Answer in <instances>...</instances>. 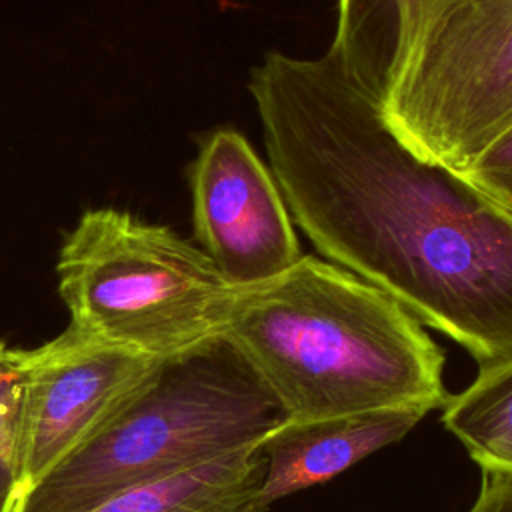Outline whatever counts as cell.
<instances>
[{
	"label": "cell",
	"mask_w": 512,
	"mask_h": 512,
	"mask_svg": "<svg viewBox=\"0 0 512 512\" xmlns=\"http://www.w3.org/2000/svg\"><path fill=\"white\" fill-rule=\"evenodd\" d=\"M260 444L136 484L86 512H264Z\"/></svg>",
	"instance_id": "obj_9"
},
{
	"label": "cell",
	"mask_w": 512,
	"mask_h": 512,
	"mask_svg": "<svg viewBox=\"0 0 512 512\" xmlns=\"http://www.w3.org/2000/svg\"><path fill=\"white\" fill-rule=\"evenodd\" d=\"M158 360L96 340L74 326L30 350L24 496L96 436Z\"/></svg>",
	"instance_id": "obj_7"
},
{
	"label": "cell",
	"mask_w": 512,
	"mask_h": 512,
	"mask_svg": "<svg viewBox=\"0 0 512 512\" xmlns=\"http://www.w3.org/2000/svg\"><path fill=\"white\" fill-rule=\"evenodd\" d=\"M284 420L242 352L216 334L160 358L96 436L24 496L18 512H86L136 484L258 446Z\"/></svg>",
	"instance_id": "obj_3"
},
{
	"label": "cell",
	"mask_w": 512,
	"mask_h": 512,
	"mask_svg": "<svg viewBox=\"0 0 512 512\" xmlns=\"http://www.w3.org/2000/svg\"><path fill=\"white\" fill-rule=\"evenodd\" d=\"M382 116L456 174L512 130V0H420Z\"/></svg>",
	"instance_id": "obj_5"
},
{
	"label": "cell",
	"mask_w": 512,
	"mask_h": 512,
	"mask_svg": "<svg viewBox=\"0 0 512 512\" xmlns=\"http://www.w3.org/2000/svg\"><path fill=\"white\" fill-rule=\"evenodd\" d=\"M222 334L268 386L286 420L384 408H442V350L398 300L360 276L300 260L234 288Z\"/></svg>",
	"instance_id": "obj_2"
},
{
	"label": "cell",
	"mask_w": 512,
	"mask_h": 512,
	"mask_svg": "<svg viewBox=\"0 0 512 512\" xmlns=\"http://www.w3.org/2000/svg\"><path fill=\"white\" fill-rule=\"evenodd\" d=\"M420 0H336L330 52L382 102Z\"/></svg>",
	"instance_id": "obj_10"
},
{
	"label": "cell",
	"mask_w": 512,
	"mask_h": 512,
	"mask_svg": "<svg viewBox=\"0 0 512 512\" xmlns=\"http://www.w3.org/2000/svg\"><path fill=\"white\" fill-rule=\"evenodd\" d=\"M252 94L282 198L316 250L464 346L512 356V214L414 154L336 56L268 52Z\"/></svg>",
	"instance_id": "obj_1"
},
{
	"label": "cell",
	"mask_w": 512,
	"mask_h": 512,
	"mask_svg": "<svg viewBox=\"0 0 512 512\" xmlns=\"http://www.w3.org/2000/svg\"><path fill=\"white\" fill-rule=\"evenodd\" d=\"M56 270L70 326L148 358L222 334L234 296L202 248L114 208L80 218Z\"/></svg>",
	"instance_id": "obj_4"
},
{
	"label": "cell",
	"mask_w": 512,
	"mask_h": 512,
	"mask_svg": "<svg viewBox=\"0 0 512 512\" xmlns=\"http://www.w3.org/2000/svg\"><path fill=\"white\" fill-rule=\"evenodd\" d=\"M458 176L512 214V130L490 144Z\"/></svg>",
	"instance_id": "obj_13"
},
{
	"label": "cell",
	"mask_w": 512,
	"mask_h": 512,
	"mask_svg": "<svg viewBox=\"0 0 512 512\" xmlns=\"http://www.w3.org/2000/svg\"><path fill=\"white\" fill-rule=\"evenodd\" d=\"M442 422L482 472L512 476V356L480 368L466 390L448 396Z\"/></svg>",
	"instance_id": "obj_11"
},
{
	"label": "cell",
	"mask_w": 512,
	"mask_h": 512,
	"mask_svg": "<svg viewBox=\"0 0 512 512\" xmlns=\"http://www.w3.org/2000/svg\"><path fill=\"white\" fill-rule=\"evenodd\" d=\"M426 414V408L402 406L280 422L260 442L262 506L268 508L278 498L334 478L368 454L406 436Z\"/></svg>",
	"instance_id": "obj_8"
},
{
	"label": "cell",
	"mask_w": 512,
	"mask_h": 512,
	"mask_svg": "<svg viewBox=\"0 0 512 512\" xmlns=\"http://www.w3.org/2000/svg\"><path fill=\"white\" fill-rule=\"evenodd\" d=\"M468 512H512V476L482 472V486Z\"/></svg>",
	"instance_id": "obj_14"
},
{
	"label": "cell",
	"mask_w": 512,
	"mask_h": 512,
	"mask_svg": "<svg viewBox=\"0 0 512 512\" xmlns=\"http://www.w3.org/2000/svg\"><path fill=\"white\" fill-rule=\"evenodd\" d=\"M30 350L0 342V512H18L24 498L22 452Z\"/></svg>",
	"instance_id": "obj_12"
},
{
	"label": "cell",
	"mask_w": 512,
	"mask_h": 512,
	"mask_svg": "<svg viewBox=\"0 0 512 512\" xmlns=\"http://www.w3.org/2000/svg\"><path fill=\"white\" fill-rule=\"evenodd\" d=\"M190 182L196 238L232 288L272 280L300 260L278 182L238 130L204 138Z\"/></svg>",
	"instance_id": "obj_6"
}]
</instances>
